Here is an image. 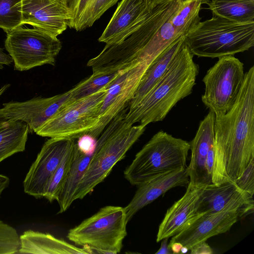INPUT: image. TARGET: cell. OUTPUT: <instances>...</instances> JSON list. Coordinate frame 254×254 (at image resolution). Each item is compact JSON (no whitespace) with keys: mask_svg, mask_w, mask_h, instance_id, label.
Segmentation results:
<instances>
[{"mask_svg":"<svg viewBox=\"0 0 254 254\" xmlns=\"http://www.w3.org/2000/svg\"><path fill=\"white\" fill-rule=\"evenodd\" d=\"M92 155L93 153H87L81 150L75 143L72 164L57 201L60 206L59 213L66 211L74 201V194L88 167Z\"/></svg>","mask_w":254,"mask_h":254,"instance_id":"23","label":"cell"},{"mask_svg":"<svg viewBox=\"0 0 254 254\" xmlns=\"http://www.w3.org/2000/svg\"><path fill=\"white\" fill-rule=\"evenodd\" d=\"M253 196L238 188L234 182L202 186L197 212L203 214L235 211L242 218L254 212Z\"/></svg>","mask_w":254,"mask_h":254,"instance_id":"14","label":"cell"},{"mask_svg":"<svg viewBox=\"0 0 254 254\" xmlns=\"http://www.w3.org/2000/svg\"><path fill=\"white\" fill-rule=\"evenodd\" d=\"M19 236L15 228L0 220V254L18 253Z\"/></svg>","mask_w":254,"mask_h":254,"instance_id":"31","label":"cell"},{"mask_svg":"<svg viewBox=\"0 0 254 254\" xmlns=\"http://www.w3.org/2000/svg\"><path fill=\"white\" fill-rule=\"evenodd\" d=\"M22 25V0H0V28L7 33Z\"/></svg>","mask_w":254,"mask_h":254,"instance_id":"29","label":"cell"},{"mask_svg":"<svg viewBox=\"0 0 254 254\" xmlns=\"http://www.w3.org/2000/svg\"><path fill=\"white\" fill-rule=\"evenodd\" d=\"M152 3H153L155 5H157L160 3H161L162 2H164L166 0H150Z\"/></svg>","mask_w":254,"mask_h":254,"instance_id":"42","label":"cell"},{"mask_svg":"<svg viewBox=\"0 0 254 254\" xmlns=\"http://www.w3.org/2000/svg\"><path fill=\"white\" fill-rule=\"evenodd\" d=\"M169 238H164L162 240L161 244V247L158 251L155 253L156 254H172L168 247V240Z\"/></svg>","mask_w":254,"mask_h":254,"instance_id":"37","label":"cell"},{"mask_svg":"<svg viewBox=\"0 0 254 254\" xmlns=\"http://www.w3.org/2000/svg\"><path fill=\"white\" fill-rule=\"evenodd\" d=\"M90 0H66V3L71 10L73 20L70 28H73L81 17Z\"/></svg>","mask_w":254,"mask_h":254,"instance_id":"33","label":"cell"},{"mask_svg":"<svg viewBox=\"0 0 254 254\" xmlns=\"http://www.w3.org/2000/svg\"><path fill=\"white\" fill-rule=\"evenodd\" d=\"M189 250V249L187 247L183 246L181 248L180 253L186 254L188 253Z\"/></svg>","mask_w":254,"mask_h":254,"instance_id":"41","label":"cell"},{"mask_svg":"<svg viewBox=\"0 0 254 254\" xmlns=\"http://www.w3.org/2000/svg\"><path fill=\"white\" fill-rule=\"evenodd\" d=\"M108 88L69 101L35 133L43 137L73 139L89 133L99 122L100 112Z\"/></svg>","mask_w":254,"mask_h":254,"instance_id":"8","label":"cell"},{"mask_svg":"<svg viewBox=\"0 0 254 254\" xmlns=\"http://www.w3.org/2000/svg\"><path fill=\"white\" fill-rule=\"evenodd\" d=\"M189 183L187 167L153 178L137 186L129 203L124 208L128 223L140 209L151 203L172 188L185 186Z\"/></svg>","mask_w":254,"mask_h":254,"instance_id":"19","label":"cell"},{"mask_svg":"<svg viewBox=\"0 0 254 254\" xmlns=\"http://www.w3.org/2000/svg\"><path fill=\"white\" fill-rule=\"evenodd\" d=\"M234 183L240 189L253 196L254 194V159L251 161Z\"/></svg>","mask_w":254,"mask_h":254,"instance_id":"32","label":"cell"},{"mask_svg":"<svg viewBox=\"0 0 254 254\" xmlns=\"http://www.w3.org/2000/svg\"><path fill=\"white\" fill-rule=\"evenodd\" d=\"M206 3L213 15L240 23L254 22V0H212Z\"/></svg>","mask_w":254,"mask_h":254,"instance_id":"25","label":"cell"},{"mask_svg":"<svg viewBox=\"0 0 254 254\" xmlns=\"http://www.w3.org/2000/svg\"><path fill=\"white\" fill-rule=\"evenodd\" d=\"M4 46L12 59L14 69L20 71L44 64L54 65L62 47L57 37L21 26L7 33Z\"/></svg>","mask_w":254,"mask_h":254,"instance_id":"10","label":"cell"},{"mask_svg":"<svg viewBox=\"0 0 254 254\" xmlns=\"http://www.w3.org/2000/svg\"><path fill=\"white\" fill-rule=\"evenodd\" d=\"M182 246L183 245L178 242H174L171 244H168V247L173 254L180 253Z\"/></svg>","mask_w":254,"mask_h":254,"instance_id":"39","label":"cell"},{"mask_svg":"<svg viewBox=\"0 0 254 254\" xmlns=\"http://www.w3.org/2000/svg\"><path fill=\"white\" fill-rule=\"evenodd\" d=\"M185 39L183 35L178 37L149 64L129 103V107L139 102L161 79Z\"/></svg>","mask_w":254,"mask_h":254,"instance_id":"22","label":"cell"},{"mask_svg":"<svg viewBox=\"0 0 254 254\" xmlns=\"http://www.w3.org/2000/svg\"><path fill=\"white\" fill-rule=\"evenodd\" d=\"M9 179L7 176L0 174V197L2 191L8 187Z\"/></svg>","mask_w":254,"mask_h":254,"instance_id":"38","label":"cell"},{"mask_svg":"<svg viewBox=\"0 0 254 254\" xmlns=\"http://www.w3.org/2000/svg\"><path fill=\"white\" fill-rule=\"evenodd\" d=\"M7 121H8V120L5 117L1 109H0V126Z\"/></svg>","mask_w":254,"mask_h":254,"instance_id":"40","label":"cell"},{"mask_svg":"<svg viewBox=\"0 0 254 254\" xmlns=\"http://www.w3.org/2000/svg\"><path fill=\"white\" fill-rule=\"evenodd\" d=\"M201 191L202 187L189 183L184 195L167 211L159 226L157 242L175 236L199 215L197 208Z\"/></svg>","mask_w":254,"mask_h":254,"instance_id":"20","label":"cell"},{"mask_svg":"<svg viewBox=\"0 0 254 254\" xmlns=\"http://www.w3.org/2000/svg\"><path fill=\"white\" fill-rule=\"evenodd\" d=\"M190 250L191 254H212L213 253L206 241L195 245Z\"/></svg>","mask_w":254,"mask_h":254,"instance_id":"35","label":"cell"},{"mask_svg":"<svg viewBox=\"0 0 254 254\" xmlns=\"http://www.w3.org/2000/svg\"><path fill=\"white\" fill-rule=\"evenodd\" d=\"M75 143L68 151L53 174L46 188L44 197L51 202L54 200L58 201L63 189L73 160Z\"/></svg>","mask_w":254,"mask_h":254,"instance_id":"28","label":"cell"},{"mask_svg":"<svg viewBox=\"0 0 254 254\" xmlns=\"http://www.w3.org/2000/svg\"><path fill=\"white\" fill-rule=\"evenodd\" d=\"M72 13L66 0H22V22L57 37L70 27Z\"/></svg>","mask_w":254,"mask_h":254,"instance_id":"13","label":"cell"},{"mask_svg":"<svg viewBox=\"0 0 254 254\" xmlns=\"http://www.w3.org/2000/svg\"><path fill=\"white\" fill-rule=\"evenodd\" d=\"M29 132L28 125L20 121L9 120L0 126V163L25 150Z\"/></svg>","mask_w":254,"mask_h":254,"instance_id":"24","label":"cell"},{"mask_svg":"<svg viewBox=\"0 0 254 254\" xmlns=\"http://www.w3.org/2000/svg\"><path fill=\"white\" fill-rule=\"evenodd\" d=\"M20 247L18 253L51 254H91L90 249L80 248L57 238L53 235L28 230L19 236Z\"/></svg>","mask_w":254,"mask_h":254,"instance_id":"21","label":"cell"},{"mask_svg":"<svg viewBox=\"0 0 254 254\" xmlns=\"http://www.w3.org/2000/svg\"><path fill=\"white\" fill-rule=\"evenodd\" d=\"M179 0L180 2H183L186 1L188 0Z\"/></svg>","mask_w":254,"mask_h":254,"instance_id":"43","label":"cell"},{"mask_svg":"<svg viewBox=\"0 0 254 254\" xmlns=\"http://www.w3.org/2000/svg\"><path fill=\"white\" fill-rule=\"evenodd\" d=\"M193 57L184 41L161 79L139 102L128 108L125 121L145 127L161 121L179 101L190 94L199 72Z\"/></svg>","mask_w":254,"mask_h":254,"instance_id":"2","label":"cell"},{"mask_svg":"<svg viewBox=\"0 0 254 254\" xmlns=\"http://www.w3.org/2000/svg\"><path fill=\"white\" fill-rule=\"evenodd\" d=\"M125 109L110 122L97 140L91 161L77 189L74 200L83 199L102 182L145 131V126H134L125 121L127 112Z\"/></svg>","mask_w":254,"mask_h":254,"instance_id":"4","label":"cell"},{"mask_svg":"<svg viewBox=\"0 0 254 254\" xmlns=\"http://www.w3.org/2000/svg\"><path fill=\"white\" fill-rule=\"evenodd\" d=\"M156 5L150 0H122L98 41L119 42L143 20Z\"/></svg>","mask_w":254,"mask_h":254,"instance_id":"18","label":"cell"},{"mask_svg":"<svg viewBox=\"0 0 254 254\" xmlns=\"http://www.w3.org/2000/svg\"><path fill=\"white\" fill-rule=\"evenodd\" d=\"M215 116L209 111L201 121L190 144L191 158L187 167L189 183L196 187L212 185L207 170L208 156L214 147Z\"/></svg>","mask_w":254,"mask_h":254,"instance_id":"17","label":"cell"},{"mask_svg":"<svg viewBox=\"0 0 254 254\" xmlns=\"http://www.w3.org/2000/svg\"><path fill=\"white\" fill-rule=\"evenodd\" d=\"M74 139L50 138L43 144L23 181L24 192L36 198L44 197L53 174L69 149Z\"/></svg>","mask_w":254,"mask_h":254,"instance_id":"11","label":"cell"},{"mask_svg":"<svg viewBox=\"0 0 254 254\" xmlns=\"http://www.w3.org/2000/svg\"><path fill=\"white\" fill-rule=\"evenodd\" d=\"M185 41L193 56H233L254 46V22L240 23L213 15L199 22L185 36Z\"/></svg>","mask_w":254,"mask_h":254,"instance_id":"5","label":"cell"},{"mask_svg":"<svg viewBox=\"0 0 254 254\" xmlns=\"http://www.w3.org/2000/svg\"><path fill=\"white\" fill-rule=\"evenodd\" d=\"M206 0H188L181 2L171 21L180 34L186 36L200 22L199 16L201 5Z\"/></svg>","mask_w":254,"mask_h":254,"instance_id":"26","label":"cell"},{"mask_svg":"<svg viewBox=\"0 0 254 254\" xmlns=\"http://www.w3.org/2000/svg\"><path fill=\"white\" fill-rule=\"evenodd\" d=\"M122 71L93 73L89 77L80 81L70 89L71 100L86 97L106 87L109 88Z\"/></svg>","mask_w":254,"mask_h":254,"instance_id":"27","label":"cell"},{"mask_svg":"<svg viewBox=\"0 0 254 254\" xmlns=\"http://www.w3.org/2000/svg\"><path fill=\"white\" fill-rule=\"evenodd\" d=\"M124 207L106 206L70 229L67 238L78 247L96 253L116 254L121 252L127 235Z\"/></svg>","mask_w":254,"mask_h":254,"instance_id":"7","label":"cell"},{"mask_svg":"<svg viewBox=\"0 0 254 254\" xmlns=\"http://www.w3.org/2000/svg\"><path fill=\"white\" fill-rule=\"evenodd\" d=\"M240 218L239 213L235 211L199 214L173 236L169 244L178 242L190 250L211 237L227 232Z\"/></svg>","mask_w":254,"mask_h":254,"instance_id":"16","label":"cell"},{"mask_svg":"<svg viewBox=\"0 0 254 254\" xmlns=\"http://www.w3.org/2000/svg\"><path fill=\"white\" fill-rule=\"evenodd\" d=\"M213 184L234 182L254 159V66L232 108L215 117Z\"/></svg>","mask_w":254,"mask_h":254,"instance_id":"1","label":"cell"},{"mask_svg":"<svg viewBox=\"0 0 254 254\" xmlns=\"http://www.w3.org/2000/svg\"><path fill=\"white\" fill-rule=\"evenodd\" d=\"M244 64L233 56L221 57L210 67L202 81L201 100L215 117L228 112L235 104L245 78Z\"/></svg>","mask_w":254,"mask_h":254,"instance_id":"9","label":"cell"},{"mask_svg":"<svg viewBox=\"0 0 254 254\" xmlns=\"http://www.w3.org/2000/svg\"><path fill=\"white\" fill-rule=\"evenodd\" d=\"M190 144L160 130L135 155L124 171L125 179L137 186L153 178L186 168Z\"/></svg>","mask_w":254,"mask_h":254,"instance_id":"6","label":"cell"},{"mask_svg":"<svg viewBox=\"0 0 254 254\" xmlns=\"http://www.w3.org/2000/svg\"><path fill=\"white\" fill-rule=\"evenodd\" d=\"M71 101L70 90L55 96L35 97L22 101H10L0 108L8 121H20L28 126L29 132H35L63 106Z\"/></svg>","mask_w":254,"mask_h":254,"instance_id":"15","label":"cell"},{"mask_svg":"<svg viewBox=\"0 0 254 254\" xmlns=\"http://www.w3.org/2000/svg\"><path fill=\"white\" fill-rule=\"evenodd\" d=\"M13 62L12 58L9 54L5 53L3 49L0 48V69L4 67V65H9Z\"/></svg>","mask_w":254,"mask_h":254,"instance_id":"36","label":"cell"},{"mask_svg":"<svg viewBox=\"0 0 254 254\" xmlns=\"http://www.w3.org/2000/svg\"><path fill=\"white\" fill-rule=\"evenodd\" d=\"M118 0H90L73 29L79 31L91 27L105 12L115 5Z\"/></svg>","mask_w":254,"mask_h":254,"instance_id":"30","label":"cell"},{"mask_svg":"<svg viewBox=\"0 0 254 254\" xmlns=\"http://www.w3.org/2000/svg\"><path fill=\"white\" fill-rule=\"evenodd\" d=\"M149 65L146 63H141L122 70L108 88L100 112L99 122L88 134L95 139L99 137L110 122L129 105Z\"/></svg>","mask_w":254,"mask_h":254,"instance_id":"12","label":"cell"},{"mask_svg":"<svg viewBox=\"0 0 254 254\" xmlns=\"http://www.w3.org/2000/svg\"><path fill=\"white\" fill-rule=\"evenodd\" d=\"M180 2L168 0L156 5L150 13L119 42L107 45L87 63L94 73L125 70L142 63L143 50L161 25L177 11Z\"/></svg>","mask_w":254,"mask_h":254,"instance_id":"3","label":"cell"},{"mask_svg":"<svg viewBox=\"0 0 254 254\" xmlns=\"http://www.w3.org/2000/svg\"><path fill=\"white\" fill-rule=\"evenodd\" d=\"M78 147L87 153H93L96 147L95 138L88 134H85L78 138Z\"/></svg>","mask_w":254,"mask_h":254,"instance_id":"34","label":"cell"}]
</instances>
